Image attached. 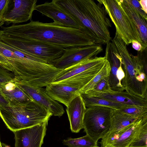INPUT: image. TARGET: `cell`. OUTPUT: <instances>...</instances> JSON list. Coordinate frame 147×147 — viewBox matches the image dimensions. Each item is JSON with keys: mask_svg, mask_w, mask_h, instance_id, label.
Here are the masks:
<instances>
[{"mask_svg": "<svg viewBox=\"0 0 147 147\" xmlns=\"http://www.w3.org/2000/svg\"><path fill=\"white\" fill-rule=\"evenodd\" d=\"M112 42L121 57L125 71L121 81L125 90L147 100V75L138 56L130 54L126 45L117 33Z\"/></svg>", "mask_w": 147, "mask_h": 147, "instance_id": "obj_4", "label": "cell"}, {"mask_svg": "<svg viewBox=\"0 0 147 147\" xmlns=\"http://www.w3.org/2000/svg\"><path fill=\"white\" fill-rule=\"evenodd\" d=\"M113 110L102 106L86 108L83 120V129L86 134L96 142L109 132Z\"/></svg>", "mask_w": 147, "mask_h": 147, "instance_id": "obj_7", "label": "cell"}, {"mask_svg": "<svg viewBox=\"0 0 147 147\" xmlns=\"http://www.w3.org/2000/svg\"><path fill=\"white\" fill-rule=\"evenodd\" d=\"M122 64H121L119 68L117 74V78L119 82L121 83V81L125 77V73L122 68Z\"/></svg>", "mask_w": 147, "mask_h": 147, "instance_id": "obj_32", "label": "cell"}, {"mask_svg": "<svg viewBox=\"0 0 147 147\" xmlns=\"http://www.w3.org/2000/svg\"><path fill=\"white\" fill-rule=\"evenodd\" d=\"M63 143L68 147H98L97 142L86 134L78 138L64 139Z\"/></svg>", "mask_w": 147, "mask_h": 147, "instance_id": "obj_23", "label": "cell"}, {"mask_svg": "<svg viewBox=\"0 0 147 147\" xmlns=\"http://www.w3.org/2000/svg\"><path fill=\"white\" fill-rule=\"evenodd\" d=\"M120 4L125 12L135 25L141 40L142 49L143 51L147 47V20L133 8L126 0H119Z\"/></svg>", "mask_w": 147, "mask_h": 147, "instance_id": "obj_19", "label": "cell"}, {"mask_svg": "<svg viewBox=\"0 0 147 147\" xmlns=\"http://www.w3.org/2000/svg\"><path fill=\"white\" fill-rule=\"evenodd\" d=\"M2 28L4 35L41 42L65 49L98 44L84 30L65 27L54 22L45 23L31 20L26 24H13Z\"/></svg>", "mask_w": 147, "mask_h": 147, "instance_id": "obj_1", "label": "cell"}, {"mask_svg": "<svg viewBox=\"0 0 147 147\" xmlns=\"http://www.w3.org/2000/svg\"><path fill=\"white\" fill-rule=\"evenodd\" d=\"M147 122V115L118 130L109 131L99 142L101 147H129L142 125Z\"/></svg>", "mask_w": 147, "mask_h": 147, "instance_id": "obj_9", "label": "cell"}, {"mask_svg": "<svg viewBox=\"0 0 147 147\" xmlns=\"http://www.w3.org/2000/svg\"><path fill=\"white\" fill-rule=\"evenodd\" d=\"M107 60L105 56L87 59L63 70L55 77L51 83H56L105 63Z\"/></svg>", "mask_w": 147, "mask_h": 147, "instance_id": "obj_17", "label": "cell"}, {"mask_svg": "<svg viewBox=\"0 0 147 147\" xmlns=\"http://www.w3.org/2000/svg\"><path fill=\"white\" fill-rule=\"evenodd\" d=\"M2 147H10V146L4 143H2Z\"/></svg>", "mask_w": 147, "mask_h": 147, "instance_id": "obj_36", "label": "cell"}, {"mask_svg": "<svg viewBox=\"0 0 147 147\" xmlns=\"http://www.w3.org/2000/svg\"><path fill=\"white\" fill-rule=\"evenodd\" d=\"M2 143L1 142L0 139V147H2Z\"/></svg>", "mask_w": 147, "mask_h": 147, "instance_id": "obj_38", "label": "cell"}, {"mask_svg": "<svg viewBox=\"0 0 147 147\" xmlns=\"http://www.w3.org/2000/svg\"><path fill=\"white\" fill-rule=\"evenodd\" d=\"M111 70L110 63L107 60L99 72L88 83L81 89L78 92L80 94L92 90L94 86L102 78L109 76Z\"/></svg>", "mask_w": 147, "mask_h": 147, "instance_id": "obj_24", "label": "cell"}, {"mask_svg": "<svg viewBox=\"0 0 147 147\" xmlns=\"http://www.w3.org/2000/svg\"><path fill=\"white\" fill-rule=\"evenodd\" d=\"M0 67L12 72L10 64L7 60L0 54Z\"/></svg>", "mask_w": 147, "mask_h": 147, "instance_id": "obj_31", "label": "cell"}, {"mask_svg": "<svg viewBox=\"0 0 147 147\" xmlns=\"http://www.w3.org/2000/svg\"><path fill=\"white\" fill-rule=\"evenodd\" d=\"M118 110L128 115L138 118L147 115L146 107L130 106Z\"/></svg>", "mask_w": 147, "mask_h": 147, "instance_id": "obj_26", "label": "cell"}, {"mask_svg": "<svg viewBox=\"0 0 147 147\" xmlns=\"http://www.w3.org/2000/svg\"><path fill=\"white\" fill-rule=\"evenodd\" d=\"M129 147H147V122L142 125Z\"/></svg>", "mask_w": 147, "mask_h": 147, "instance_id": "obj_25", "label": "cell"}, {"mask_svg": "<svg viewBox=\"0 0 147 147\" xmlns=\"http://www.w3.org/2000/svg\"><path fill=\"white\" fill-rule=\"evenodd\" d=\"M102 5L116 28V32L126 45L134 41L141 43L136 27L121 6L119 0H97Z\"/></svg>", "mask_w": 147, "mask_h": 147, "instance_id": "obj_5", "label": "cell"}, {"mask_svg": "<svg viewBox=\"0 0 147 147\" xmlns=\"http://www.w3.org/2000/svg\"><path fill=\"white\" fill-rule=\"evenodd\" d=\"M0 92L10 105L24 104L32 100L14 81L0 84Z\"/></svg>", "mask_w": 147, "mask_h": 147, "instance_id": "obj_20", "label": "cell"}, {"mask_svg": "<svg viewBox=\"0 0 147 147\" xmlns=\"http://www.w3.org/2000/svg\"><path fill=\"white\" fill-rule=\"evenodd\" d=\"M37 0H9L4 20L8 25L26 22L30 20L36 6Z\"/></svg>", "mask_w": 147, "mask_h": 147, "instance_id": "obj_11", "label": "cell"}, {"mask_svg": "<svg viewBox=\"0 0 147 147\" xmlns=\"http://www.w3.org/2000/svg\"><path fill=\"white\" fill-rule=\"evenodd\" d=\"M140 5L144 11L147 13V2L146 0H140L139 1Z\"/></svg>", "mask_w": 147, "mask_h": 147, "instance_id": "obj_34", "label": "cell"}, {"mask_svg": "<svg viewBox=\"0 0 147 147\" xmlns=\"http://www.w3.org/2000/svg\"><path fill=\"white\" fill-rule=\"evenodd\" d=\"M133 48L138 51H140L142 49L141 43L137 41H134L131 43Z\"/></svg>", "mask_w": 147, "mask_h": 147, "instance_id": "obj_33", "label": "cell"}, {"mask_svg": "<svg viewBox=\"0 0 147 147\" xmlns=\"http://www.w3.org/2000/svg\"><path fill=\"white\" fill-rule=\"evenodd\" d=\"M103 49L102 45L98 44L66 49L52 65L57 68L63 70L86 59L97 57Z\"/></svg>", "mask_w": 147, "mask_h": 147, "instance_id": "obj_10", "label": "cell"}, {"mask_svg": "<svg viewBox=\"0 0 147 147\" xmlns=\"http://www.w3.org/2000/svg\"><path fill=\"white\" fill-rule=\"evenodd\" d=\"M86 107L80 94L73 99L66 109L71 131L77 133L83 129V120Z\"/></svg>", "mask_w": 147, "mask_h": 147, "instance_id": "obj_18", "label": "cell"}, {"mask_svg": "<svg viewBox=\"0 0 147 147\" xmlns=\"http://www.w3.org/2000/svg\"><path fill=\"white\" fill-rule=\"evenodd\" d=\"M0 54L9 63L14 77H21L32 71L37 63L36 57L25 53L20 57L0 43Z\"/></svg>", "mask_w": 147, "mask_h": 147, "instance_id": "obj_14", "label": "cell"}, {"mask_svg": "<svg viewBox=\"0 0 147 147\" xmlns=\"http://www.w3.org/2000/svg\"><path fill=\"white\" fill-rule=\"evenodd\" d=\"M84 93L125 105L147 108V100L126 90L115 91L111 89L106 92H103L91 90Z\"/></svg>", "mask_w": 147, "mask_h": 147, "instance_id": "obj_16", "label": "cell"}, {"mask_svg": "<svg viewBox=\"0 0 147 147\" xmlns=\"http://www.w3.org/2000/svg\"><path fill=\"white\" fill-rule=\"evenodd\" d=\"M52 113L32 100L25 103L0 106V117L7 127L14 132L48 121Z\"/></svg>", "mask_w": 147, "mask_h": 147, "instance_id": "obj_3", "label": "cell"}, {"mask_svg": "<svg viewBox=\"0 0 147 147\" xmlns=\"http://www.w3.org/2000/svg\"><path fill=\"white\" fill-rule=\"evenodd\" d=\"M35 10L42 15L52 19L56 24L66 27L83 30L89 34L74 17L57 4L55 0L36 5Z\"/></svg>", "mask_w": 147, "mask_h": 147, "instance_id": "obj_12", "label": "cell"}, {"mask_svg": "<svg viewBox=\"0 0 147 147\" xmlns=\"http://www.w3.org/2000/svg\"><path fill=\"white\" fill-rule=\"evenodd\" d=\"M48 121L13 132L15 147H41Z\"/></svg>", "mask_w": 147, "mask_h": 147, "instance_id": "obj_13", "label": "cell"}, {"mask_svg": "<svg viewBox=\"0 0 147 147\" xmlns=\"http://www.w3.org/2000/svg\"><path fill=\"white\" fill-rule=\"evenodd\" d=\"M141 117L129 115L120 112L118 109H114L111 116V126L109 132L122 128L135 122Z\"/></svg>", "mask_w": 147, "mask_h": 147, "instance_id": "obj_21", "label": "cell"}, {"mask_svg": "<svg viewBox=\"0 0 147 147\" xmlns=\"http://www.w3.org/2000/svg\"><path fill=\"white\" fill-rule=\"evenodd\" d=\"M9 0H0V27L5 24L4 16L7 8Z\"/></svg>", "mask_w": 147, "mask_h": 147, "instance_id": "obj_30", "label": "cell"}, {"mask_svg": "<svg viewBox=\"0 0 147 147\" xmlns=\"http://www.w3.org/2000/svg\"><path fill=\"white\" fill-rule=\"evenodd\" d=\"M80 95L87 108L94 106H102L117 110L131 106L119 104L101 98L91 96L85 93H82Z\"/></svg>", "mask_w": 147, "mask_h": 147, "instance_id": "obj_22", "label": "cell"}, {"mask_svg": "<svg viewBox=\"0 0 147 147\" xmlns=\"http://www.w3.org/2000/svg\"><path fill=\"white\" fill-rule=\"evenodd\" d=\"M90 75L84 71L46 87L45 91L53 99L67 107L74 98L80 95L79 91L91 80Z\"/></svg>", "mask_w": 147, "mask_h": 147, "instance_id": "obj_8", "label": "cell"}, {"mask_svg": "<svg viewBox=\"0 0 147 147\" xmlns=\"http://www.w3.org/2000/svg\"><path fill=\"white\" fill-rule=\"evenodd\" d=\"M14 82L32 99L48 109L53 115L60 117L64 113L62 105L51 98L46 92L45 89Z\"/></svg>", "mask_w": 147, "mask_h": 147, "instance_id": "obj_15", "label": "cell"}, {"mask_svg": "<svg viewBox=\"0 0 147 147\" xmlns=\"http://www.w3.org/2000/svg\"><path fill=\"white\" fill-rule=\"evenodd\" d=\"M109 76H107L102 78L94 87L93 90L105 92H107L111 89L109 83Z\"/></svg>", "mask_w": 147, "mask_h": 147, "instance_id": "obj_27", "label": "cell"}, {"mask_svg": "<svg viewBox=\"0 0 147 147\" xmlns=\"http://www.w3.org/2000/svg\"><path fill=\"white\" fill-rule=\"evenodd\" d=\"M132 6L134 9L141 16L147 20V14L143 10L139 1L126 0Z\"/></svg>", "mask_w": 147, "mask_h": 147, "instance_id": "obj_29", "label": "cell"}, {"mask_svg": "<svg viewBox=\"0 0 147 147\" xmlns=\"http://www.w3.org/2000/svg\"><path fill=\"white\" fill-rule=\"evenodd\" d=\"M14 79L12 72L0 67V84L13 81Z\"/></svg>", "mask_w": 147, "mask_h": 147, "instance_id": "obj_28", "label": "cell"}, {"mask_svg": "<svg viewBox=\"0 0 147 147\" xmlns=\"http://www.w3.org/2000/svg\"><path fill=\"white\" fill-rule=\"evenodd\" d=\"M3 34V33L2 30H0V38Z\"/></svg>", "mask_w": 147, "mask_h": 147, "instance_id": "obj_37", "label": "cell"}, {"mask_svg": "<svg viewBox=\"0 0 147 147\" xmlns=\"http://www.w3.org/2000/svg\"><path fill=\"white\" fill-rule=\"evenodd\" d=\"M101 45L111 39L109 28L111 24L103 6L93 0H55Z\"/></svg>", "mask_w": 147, "mask_h": 147, "instance_id": "obj_2", "label": "cell"}, {"mask_svg": "<svg viewBox=\"0 0 147 147\" xmlns=\"http://www.w3.org/2000/svg\"><path fill=\"white\" fill-rule=\"evenodd\" d=\"M8 102L4 98L0 92V106H3L7 105Z\"/></svg>", "mask_w": 147, "mask_h": 147, "instance_id": "obj_35", "label": "cell"}, {"mask_svg": "<svg viewBox=\"0 0 147 147\" xmlns=\"http://www.w3.org/2000/svg\"><path fill=\"white\" fill-rule=\"evenodd\" d=\"M0 40L9 45L51 65L61 56L65 49L41 42L4 34L1 37Z\"/></svg>", "mask_w": 147, "mask_h": 147, "instance_id": "obj_6", "label": "cell"}]
</instances>
